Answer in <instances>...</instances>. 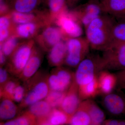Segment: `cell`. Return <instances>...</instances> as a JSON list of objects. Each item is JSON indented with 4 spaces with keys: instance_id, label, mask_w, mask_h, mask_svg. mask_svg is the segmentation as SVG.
I'll return each mask as SVG.
<instances>
[{
    "instance_id": "836d02e7",
    "label": "cell",
    "mask_w": 125,
    "mask_h": 125,
    "mask_svg": "<svg viewBox=\"0 0 125 125\" xmlns=\"http://www.w3.org/2000/svg\"><path fill=\"white\" fill-rule=\"evenodd\" d=\"M115 74L117 79V87L118 89H125V69L118 71Z\"/></svg>"
},
{
    "instance_id": "30bf717a",
    "label": "cell",
    "mask_w": 125,
    "mask_h": 125,
    "mask_svg": "<svg viewBox=\"0 0 125 125\" xmlns=\"http://www.w3.org/2000/svg\"><path fill=\"white\" fill-rule=\"evenodd\" d=\"M64 35L58 26L48 25L39 35L37 41L42 51L48 52L54 45L63 40Z\"/></svg>"
},
{
    "instance_id": "d4e9b609",
    "label": "cell",
    "mask_w": 125,
    "mask_h": 125,
    "mask_svg": "<svg viewBox=\"0 0 125 125\" xmlns=\"http://www.w3.org/2000/svg\"><path fill=\"white\" fill-rule=\"evenodd\" d=\"M36 22H32L18 25L16 27L15 34L19 38H30L34 36L37 32L39 24Z\"/></svg>"
},
{
    "instance_id": "f35d334b",
    "label": "cell",
    "mask_w": 125,
    "mask_h": 125,
    "mask_svg": "<svg viewBox=\"0 0 125 125\" xmlns=\"http://www.w3.org/2000/svg\"><path fill=\"white\" fill-rule=\"evenodd\" d=\"M68 7H73L76 6L80 0H66Z\"/></svg>"
},
{
    "instance_id": "5bb4252c",
    "label": "cell",
    "mask_w": 125,
    "mask_h": 125,
    "mask_svg": "<svg viewBox=\"0 0 125 125\" xmlns=\"http://www.w3.org/2000/svg\"><path fill=\"white\" fill-rule=\"evenodd\" d=\"M104 12L117 21L125 20V0H100Z\"/></svg>"
},
{
    "instance_id": "484cf974",
    "label": "cell",
    "mask_w": 125,
    "mask_h": 125,
    "mask_svg": "<svg viewBox=\"0 0 125 125\" xmlns=\"http://www.w3.org/2000/svg\"><path fill=\"white\" fill-rule=\"evenodd\" d=\"M0 125H37L36 117L32 114L25 110L19 115L10 120L1 122Z\"/></svg>"
},
{
    "instance_id": "4316f807",
    "label": "cell",
    "mask_w": 125,
    "mask_h": 125,
    "mask_svg": "<svg viewBox=\"0 0 125 125\" xmlns=\"http://www.w3.org/2000/svg\"><path fill=\"white\" fill-rule=\"evenodd\" d=\"M51 17L53 20L61 14L67 11L66 0H47Z\"/></svg>"
},
{
    "instance_id": "2e32d148",
    "label": "cell",
    "mask_w": 125,
    "mask_h": 125,
    "mask_svg": "<svg viewBox=\"0 0 125 125\" xmlns=\"http://www.w3.org/2000/svg\"><path fill=\"white\" fill-rule=\"evenodd\" d=\"M98 79L101 94L103 95L113 92L117 87L116 75L109 71L104 70L100 71L98 75Z\"/></svg>"
},
{
    "instance_id": "4fadbf2b",
    "label": "cell",
    "mask_w": 125,
    "mask_h": 125,
    "mask_svg": "<svg viewBox=\"0 0 125 125\" xmlns=\"http://www.w3.org/2000/svg\"><path fill=\"white\" fill-rule=\"evenodd\" d=\"M82 101L79 92V86L74 80L66 94L59 108L71 117L78 109Z\"/></svg>"
},
{
    "instance_id": "ba28073f",
    "label": "cell",
    "mask_w": 125,
    "mask_h": 125,
    "mask_svg": "<svg viewBox=\"0 0 125 125\" xmlns=\"http://www.w3.org/2000/svg\"><path fill=\"white\" fill-rule=\"evenodd\" d=\"M70 13L84 28L95 18L105 14L100 1L96 0H89L85 4L75 7Z\"/></svg>"
},
{
    "instance_id": "3957f363",
    "label": "cell",
    "mask_w": 125,
    "mask_h": 125,
    "mask_svg": "<svg viewBox=\"0 0 125 125\" xmlns=\"http://www.w3.org/2000/svg\"><path fill=\"white\" fill-rule=\"evenodd\" d=\"M102 57L98 55L89 54L76 67L74 80L78 86L92 82L102 71Z\"/></svg>"
},
{
    "instance_id": "f546056e",
    "label": "cell",
    "mask_w": 125,
    "mask_h": 125,
    "mask_svg": "<svg viewBox=\"0 0 125 125\" xmlns=\"http://www.w3.org/2000/svg\"><path fill=\"white\" fill-rule=\"evenodd\" d=\"M20 82L18 78L15 79L12 77L3 87L0 88V98H7L13 100L15 90Z\"/></svg>"
},
{
    "instance_id": "277c9868",
    "label": "cell",
    "mask_w": 125,
    "mask_h": 125,
    "mask_svg": "<svg viewBox=\"0 0 125 125\" xmlns=\"http://www.w3.org/2000/svg\"><path fill=\"white\" fill-rule=\"evenodd\" d=\"M67 52L64 64L68 67L76 68L81 62L89 54L90 48L85 37L69 38L66 39Z\"/></svg>"
},
{
    "instance_id": "7c38bea8",
    "label": "cell",
    "mask_w": 125,
    "mask_h": 125,
    "mask_svg": "<svg viewBox=\"0 0 125 125\" xmlns=\"http://www.w3.org/2000/svg\"><path fill=\"white\" fill-rule=\"evenodd\" d=\"M41 49L35 46L34 47L28 61L18 77L21 82H26L38 71L43 59V54Z\"/></svg>"
},
{
    "instance_id": "ab89813d",
    "label": "cell",
    "mask_w": 125,
    "mask_h": 125,
    "mask_svg": "<svg viewBox=\"0 0 125 125\" xmlns=\"http://www.w3.org/2000/svg\"><path fill=\"white\" fill-rule=\"evenodd\" d=\"M9 0H0V1H6V2H8Z\"/></svg>"
},
{
    "instance_id": "603a6c76",
    "label": "cell",
    "mask_w": 125,
    "mask_h": 125,
    "mask_svg": "<svg viewBox=\"0 0 125 125\" xmlns=\"http://www.w3.org/2000/svg\"><path fill=\"white\" fill-rule=\"evenodd\" d=\"M69 125H92V120L84 103L82 101L79 107L70 118Z\"/></svg>"
},
{
    "instance_id": "f1b7e54d",
    "label": "cell",
    "mask_w": 125,
    "mask_h": 125,
    "mask_svg": "<svg viewBox=\"0 0 125 125\" xmlns=\"http://www.w3.org/2000/svg\"><path fill=\"white\" fill-rule=\"evenodd\" d=\"M112 42L125 43V20L116 21L112 31Z\"/></svg>"
},
{
    "instance_id": "9a60e30c",
    "label": "cell",
    "mask_w": 125,
    "mask_h": 125,
    "mask_svg": "<svg viewBox=\"0 0 125 125\" xmlns=\"http://www.w3.org/2000/svg\"><path fill=\"white\" fill-rule=\"evenodd\" d=\"M48 52L47 59L49 65L54 67L62 66L64 64L67 55L66 41L61 40L52 47Z\"/></svg>"
},
{
    "instance_id": "5b68a950",
    "label": "cell",
    "mask_w": 125,
    "mask_h": 125,
    "mask_svg": "<svg viewBox=\"0 0 125 125\" xmlns=\"http://www.w3.org/2000/svg\"><path fill=\"white\" fill-rule=\"evenodd\" d=\"M33 40L21 43L9 58L5 67L11 76L18 78L27 64L34 46Z\"/></svg>"
},
{
    "instance_id": "8992f818",
    "label": "cell",
    "mask_w": 125,
    "mask_h": 125,
    "mask_svg": "<svg viewBox=\"0 0 125 125\" xmlns=\"http://www.w3.org/2000/svg\"><path fill=\"white\" fill-rule=\"evenodd\" d=\"M103 52L102 71L125 69V43L113 42Z\"/></svg>"
},
{
    "instance_id": "d6986e66",
    "label": "cell",
    "mask_w": 125,
    "mask_h": 125,
    "mask_svg": "<svg viewBox=\"0 0 125 125\" xmlns=\"http://www.w3.org/2000/svg\"><path fill=\"white\" fill-rule=\"evenodd\" d=\"M83 101L91 118L92 125H102L106 120V115L103 111L92 99Z\"/></svg>"
},
{
    "instance_id": "60d3db41",
    "label": "cell",
    "mask_w": 125,
    "mask_h": 125,
    "mask_svg": "<svg viewBox=\"0 0 125 125\" xmlns=\"http://www.w3.org/2000/svg\"></svg>"
},
{
    "instance_id": "7402d4cb",
    "label": "cell",
    "mask_w": 125,
    "mask_h": 125,
    "mask_svg": "<svg viewBox=\"0 0 125 125\" xmlns=\"http://www.w3.org/2000/svg\"><path fill=\"white\" fill-rule=\"evenodd\" d=\"M79 92L82 101L92 99L101 94L98 76L92 82L85 85L79 86Z\"/></svg>"
},
{
    "instance_id": "4dcf8cb0",
    "label": "cell",
    "mask_w": 125,
    "mask_h": 125,
    "mask_svg": "<svg viewBox=\"0 0 125 125\" xmlns=\"http://www.w3.org/2000/svg\"><path fill=\"white\" fill-rule=\"evenodd\" d=\"M10 14V18L14 23L18 25L36 22L37 20L35 14L32 13H22L12 10Z\"/></svg>"
},
{
    "instance_id": "83f0119b",
    "label": "cell",
    "mask_w": 125,
    "mask_h": 125,
    "mask_svg": "<svg viewBox=\"0 0 125 125\" xmlns=\"http://www.w3.org/2000/svg\"><path fill=\"white\" fill-rule=\"evenodd\" d=\"M19 37L15 35H12L0 44V49L7 58H9L21 43Z\"/></svg>"
},
{
    "instance_id": "d6a6232c",
    "label": "cell",
    "mask_w": 125,
    "mask_h": 125,
    "mask_svg": "<svg viewBox=\"0 0 125 125\" xmlns=\"http://www.w3.org/2000/svg\"><path fill=\"white\" fill-rule=\"evenodd\" d=\"M25 94V88L24 83H21L17 86L14 94L13 101L19 104L22 102L24 98Z\"/></svg>"
},
{
    "instance_id": "ac0fdd59",
    "label": "cell",
    "mask_w": 125,
    "mask_h": 125,
    "mask_svg": "<svg viewBox=\"0 0 125 125\" xmlns=\"http://www.w3.org/2000/svg\"><path fill=\"white\" fill-rule=\"evenodd\" d=\"M70 117L60 108H52L48 115L40 121L38 125H68Z\"/></svg>"
},
{
    "instance_id": "44dd1931",
    "label": "cell",
    "mask_w": 125,
    "mask_h": 125,
    "mask_svg": "<svg viewBox=\"0 0 125 125\" xmlns=\"http://www.w3.org/2000/svg\"><path fill=\"white\" fill-rule=\"evenodd\" d=\"M7 2L12 10L32 13L39 5L40 0H9Z\"/></svg>"
},
{
    "instance_id": "8fae6325",
    "label": "cell",
    "mask_w": 125,
    "mask_h": 125,
    "mask_svg": "<svg viewBox=\"0 0 125 125\" xmlns=\"http://www.w3.org/2000/svg\"><path fill=\"white\" fill-rule=\"evenodd\" d=\"M67 11L59 15L54 20L64 35H67L69 38L80 37L81 32L80 24L70 12Z\"/></svg>"
},
{
    "instance_id": "e0dca14e",
    "label": "cell",
    "mask_w": 125,
    "mask_h": 125,
    "mask_svg": "<svg viewBox=\"0 0 125 125\" xmlns=\"http://www.w3.org/2000/svg\"><path fill=\"white\" fill-rule=\"evenodd\" d=\"M20 111L14 102L7 98H0V120L1 122H5L13 119Z\"/></svg>"
},
{
    "instance_id": "e575fe53",
    "label": "cell",
    "mask_w": 125,
    "mask_h": 125,
    "mask_svg": "<svg viewBox=\"0 0 125 125\" xmlns=\"http://www.w3.org/2000/svg\"><path fill=\"white\" fill-rule=\"evenodd\" d=\"M5 67L0 69V88L3 87L12 77Z\"/></svg>"
},
{
    "instance_id": "6da1fadb",
    "label": "cell",
    "mask_w": 125,
    "mask_h": 125,
    "mask_svg": "<svg viewBox=\"0 0 125 125\" xmlns=\"http://www.w3.org/2000/svg\"><path fill=\"white\" fill-rule=\"evenodd\" d=\"M116 21L111 16L104 14L84 28L85 37L91 48L103 52L109 46L112 42V30Z\"/></svg>"
},
{
    "instance_id": "1f68e13d",
    "label": "cell",
    "mask_w": 125,
    "mask_h": 125,
    "mask_svg": "<svg viewBox=\"0 0 125 125\" xmlns=\"http://www.w3.org/2000/svg\"><path fill=\"white\" fill-rule=\"evenodd\" d=\"M67 92L51 90L44 99L49 104L52 108H59Z\"/></svg>"
},
{
    "instance_id": "ffe728a7",
    "label": "cell",
    "mask_w": 125,
    "mask_h": 125,
    "mask_svg": "<svg viewBox=\"0 0 125 125\" xmlns=\"http://www.w3.org/2000/svg\"><path fill=\"white\" fill-rule=\"evenodd\" d=\"M52 109L49 104L43 99L30 105L26 110L36 117L38 125L39 122L48 115Z\"/></svg>"
},
{
    "instance_id": "8d00e7d4",
    "label": "cell",
    "mask_w": 125,
    "mask_h": 125,
    "mask_svg": "<svg viewBox=\"0 0 125 125\" xmlns=\"http://www.w3.org/2000/svg\"><path fill=\"white\" fill-rule=\"evenodd\" d=\"M10 8L8 2L6 1H0V12L1 16L6 15L9 14Z\"/></svg>"
},
{
    "instance_id": "74e56055",
    "label": "cell",
    "mask_w": 125,
    "mask_h": 125,
    "mask_svg": "<svg viewBox=\"0 0 125 125\" xmlns=\"http://www.w3.org/2000/svg\"><path fill=\"white\" fill-rule=\"evenodd\" d=\"M7 62V58L1 50H0V67H4Z\"/></svg>"
},
{
    "instance_id": "9c48e42d",
    "label": "cell",
    "mask_w": 125,
    "mask_h": 125,
    "mask_svg": "<svg viewBox=\"0 0 125 125\" xmlns=\"http://www.w3.org/2000/svg\"><path fill=\"white\" fill-rule=\"evenodd\" d=\"M102 104L106 111L114 116H125V95L113 92L104 95Z\"/></svg>"
},
{
    "instance_id": "52a82bcc",
    "label": "cell",
    "mask_w": 125,
    "mask_h": 125,
    "mask_svg": "<svg viewBox=\"0 0 125 125\" xmlns=\"http://www.w3.org/2000/svg\"><path fill=\"white\" fill-rule=\"evenodd\" d=\"M74 80V72L62 66L54 67L48 78L51 90L60 92H67Z\"/></svg>"
},
{
    "instance_id": "d590c367",
    "label": "cell",
    "mask_w": 125,
    "mask_h": 125,
    "mask_svg": "<svg viewBox=\"0 0 125 125\" xmlns=\"http://www.w3.org/2000/svg\"><path fill=\"white\" fill-rule=\"evenodd\" d=\"M102 125H125V119H108L105 120Z\"/></svg>"
},
{
    "instance_id": "cb8c5ba5",
    "label": "cell",
    "mask_w": 125,
    "mask_h": 125,
    "mask_svg": "<svg viewBox=\"0 0 125 125\" xmlns=\"http://www.w3.org/2000/svg\"><path fill=\"white\" fill-rule=\"evenodd\" d=\"M10 14L1 16L0 18V42H4L7 39L15 34V28Z\"/></svg>"
},
{
    "instance_id": "7a4b0ae2",
    "label": "cell",
    "mask_w": 125,
    "mask_h": 125,
    "mask_svg": "<svg viewBox=\"0 0 125 125\" xmlns=\"http://www.w3.org/2000/svg\"><path fill=\"white\" fill-rule=\"evenodd\" d=\"M48 74L38 71L33 76L23 83L25 94L19 104L21 110L27 108L34 103L45 99L51 91L48 84Z\"/></svg>"
}]
</instances>
